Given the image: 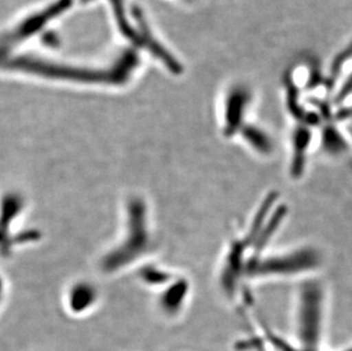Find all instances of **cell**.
Returning a JSON list of instances; mask_svg holds the SVG:
<instances>
[{
  "label": "cell",
  "mask_w": 352,
  "mask_h": 351,
  "mask_svg": "<svg viewBox=\"0 0 352 351\" xmlns=\"http://www.w3.org/2000/svg\"><path fill=\"white\" fill-rule=\"evenodd\" d=\"M296 309V334L305 351H316L322 339L324 290L317 281L301 286Z\"/></svg>",
  "instance_id": "1"
},
{
  "label": "cell",
  "mask_w": 352,
  "mask_h": 351,
  "mask_svg": "<svg viewBox=\"0 0 352 351\" xmlns=\"http://www.w3.org/2000/svg\"><path fill=\"white\" fill-rule=\"evenodd\" d=\"M319 252L313 248H302L296 251L266 258L256 257L248 260L245 275L258 279L267 276H289L310 272L320 264Z\"/></svg>",
  "instance_id": "2"
},
{
  "label": "cell",
  "mask_w": 352,
  "mask_h": 351,
  "mask_svg": "<svg viewBox=\"0 0 352 351\" xmlns=\"http://www.w3.org/2000/svg\"><path fill=\"white\" fill-rule=\"evenodd\" d=\"M243 137L248 142V144L259 154L268 156V154L273 152L272 140L261 130L256 129V128H249L245 131H243Z\"/></svg>",
  "instance_id": "3"
}]
</instances>
